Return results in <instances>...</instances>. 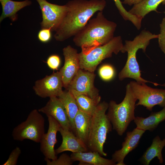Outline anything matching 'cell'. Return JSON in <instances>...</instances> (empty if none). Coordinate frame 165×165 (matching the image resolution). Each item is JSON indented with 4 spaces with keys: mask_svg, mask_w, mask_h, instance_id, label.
Returning a JSON list of instances; mask_svg holds the SVG:
<instances>
[{
    "mask_svg": "<svg viewBox=\"0 0 165 165\" xmlns=\"http://www.w3.org/2000/svg\"><path fill=\"white\" fill-rule=\"evenodd\" d=\"M105 0H72L65 5L66 11L53 35L62 42L74 36L86 25L97 11H102L106 6Z\"/></svg>",
    "mask_w": 165,
    "mask_h": 165,
    "instance_id": "cell-1",
    "label": "cell"
},
{
    "mask_svg": "<svg viewBox=\"0 0 165 165\" xmlns=\"http://www.w3.org/2000/svg\"><path fill=\"white\" fill-rule=\"evenodd\" d=\"M117 27L115 22L107 20L102 11L88 21L86 25L75 35L73 41L81 48V52L86 54L94 48L105 44L114 37Z\"/></svg>",
    "mask_w": 165,
    "mask_h": 165,
    "instance_id": "cell-2",
    "label": "cell"
},
{
    "mask_svg": "<svg viewBox=\"0 0 165 165\" xmlns=\"http://www.w3.org/2000/svg\"><path fill=\"white\" fill-rule=\"evenodd\" d=\"M158 35L153 34L148 31L142 30L132 41L126 40L120 50L122 53L127 52V57L126 64L118 75L119 79L122 81L126 78L134 79L140 84L150 82L155 85L156 83L148 81L141 76V71L137 62L136 54L139 49L145 53L151 40L158 38Z\"/></svg>",
    "mask_w": 165,
    "mask_h": 165,
    "instance_id": "cell-3",
    "label": "cell"
},
{
    "mask_svg": "<svg viewBox=\"0 0 165 165\" xmlns=\"http://www.w3.org/2000/svg\"><path fill=\"white\" fill-rule=\"evenodd\" d=\"M108 104L103 101L98 104L92 116L89 135L86 145L89 151L98 152L101 156H107L104 146L107 134L111 131L112 124L106 112Z\"/></svg>",
    "mask_w": 165,
    "mask_h": 165,
    "instance_id": "cell-4",
    "label": "cell"
},
{
    "mask_svg": "<svg viewBox=\"0 0 165 165\" xmlns=\"http://www.w3.org/2000/svg\"><path fill=\"white\" fill-rule=\"evenodd\" d=\"M137 100L129 83L126 86V95L123 101L118 104L111 100L108 104L107 115L112 124V129L119 135H123L130 123L135 119Z\"/></svg>",
    "mask_w": 165,
    "mask_h": 165,
    "instance_id": "cell-5",
    "label": "cell"
},
{
    "mask_svg": "<svg viewBox=\"0 0 165 165\" xmlns=\"http://www.w3.org/2000/svg\"><path fill=\"white\" fill-rule=\"evenodd\" d=\"M123 45L121 36H118L114 37L108 43L94 48L87 54L79 53L80 68L94 72L103 60L111 57L113 53L117 54Z\"/></svg>",
    "mask_w": 165,
    "mask_h": 165,
    "instance_id": "cell-6",
    "label": "cell"
},
{
    "mask_svg": "<svg viewBox=\"0 0 165 165\" xmlns=\"http://www.w3.org/2000/svg\"><path fill=\"white\" fill-rule=\"evenodd\" d=\"M45 133L44 118L38 110L34 109L25 121L13 129L12 135L15 140L22 141L28 139L39 143Z\"/></svg>",
    "mask_w": 165,
    "mask_h": 165,
    "instance_id": "cell-7",
    "label": "cell"
},
{
    "mask_svg": "<svg viewBox=\"0 0 165 165\" xmlns=\"http://www.w3.org/2000/svg\"><path fill=\"white\" fill-rule=\"evenodd\" d=\"M132 90L137 99L136 106L142 105L151 111L155 105L165 106V89L153 88L144 84L131 81L129 83Z\"/></svg>",
    "mask_w": 165,
    "mask_h": 165,
    "instance_id": "cell-8",
    "label": "cell"
},
{
    "mask_svg": "<svg viewBox=\"0 0 165 165\" xmlns=\"http://www.w3.org/2000/svg\"><path fill=\"white\" fill-rule=\"evenodd\" d=\"M36 0L39 6L42 14L41 29L50 28L52 31H55L66 11V5L54 4L46 0Z\"/></svg>",
    "mask_w": 165,
    "mask_h": 165,
    "instance_id": "cell-9",
    "label": "cell"
},
{
    "mask_svg": "<svg viewBox=\"0 0 165 165\" xmlns=\"http://www.w3.org/2000/svg\"><path fill=\"white\" fill-rule=\"evenodd\" d=\"M94 72L80 68L70 82L67 90H74L91 98L99 96V90L94 85Z\"/></svg>",
    "mask_w": 165,
    "mask_h": 165,
    "instance_id": "cell-10",
    "label": "cell"
},
{
    "mask_svg": "<svg viewBox=\"0 0 165 165\" xmlns=\"http://www.w3.org/2000/svg\"><path fill=\"white\" fill-rule=\"evenodd\" d=\"M63 87L61 75L59 71H58L36 81L33 89L37 95L45 98L58 97L63 91Z\"/></svg>",
    "mask_w": 165,
    "mask_h": 165,
    "instance_id": "cell-11",
    "label": "cell"
},
{
    "mask_svg": "<svg viewBox=\"0 0 165 165\" xmlns=\"http://www.w3.org/2000/svg\"><path fill=\"white\" fill-rule=\"evenodd\" d=\"M63 53L64 64L59 71L62 77L63 87L67 89L80 68L79 53L76 49L68 45L63 49Z\"/></svg>",
    "mask_w": 165,
    "mask_h": 165,
    "instance_id": "cell-12",
    "label": "cell"
},
{
    "mask_svg": "<svg viewBox=\"0 0 165 165\" xmlns=\"http://www.w3.org/2000/svg\"><path fill=\"white\" fill-rule=\"evenodd\" d=\"M49 127L46 133L42 136L40 142V150L45 159L54 160L57 158L54 146L57 142L56 135L61 126L59 123L52 117L47 116Z\"/></svg>",
    "mask_w": 165,
    "mask_h": 165,
    "instance_id": "cell-13",
    "label": "cell"
},
{
    "mask_svg": "<svg viewBox=\"0 0 165 165\" xmlns=\"http://www.w3.org/2000/svg\"><path fill=\"white\" fill-rule=\"evenodd\" d=\"M38 110L40 112L45 114L47 116H50L53 117L63 129L72 131L66 110L58 97H50L46 105Z\"/></svg>",
    "mask_w": 165,
    "mask_h": 165,
    "instance_id": "cell-14",
    "label": "cell"
},
{
    "mask_svg": "<svg viewBox=\"0 0 165 165\" xmlns=\"http://www.w3.org/2000/svg\"><path fill=\"white\" fill-rule=\"evenodd\" d=\"M145 130L134 128L132 131L127 133L122 148L116 151L112 155V159L116 165H125L124 159L126 156L137 147L140 139Z\"/></svg>",
    "mask_w": 165,
    "mask_h": 165,
    "instance_id": "cell-15",
    "label": "cell"
},
{
    "mask_svg": "<svg viewBox=\"0 0 165 165\" xmlns=\"http://www.w3.org/2000/svg\"><path fill=\"white\" fill-rule=\"evenodd\" d=\"M59 131L62 137V142L55 150L56 154L69 151L72 153L86 152L89 150L85 144L72 131L60 127Z\"/></svg>",
    "mask_w": 165,
    "mask_h": 165,
    "instance_id": "cell-16",
    "label": "cell"
},
{
    "mask_svg": "<svg viewBox=\"0 0 165 165\" xmlns=\"http://www.w3.org/2000/svg\"><path fill=\"white\" fill-rule=\"evenodd\" d=\"M101 156L98 152L92 151L72 153L70 155L73 162L78 161L80 165H116L112 159H107Z\"/></svg>",
    "mask_w": 165,
    "mask_h": 165,
    "instance_id": "cell-17",
    "label": "cell"
},
{
    "mask_svg": "<svg viewBox=\"0 0 165 165\" xmlns=\"http://www.w3.org/2000/svg\"><path fill=\"white\" fill-rule=\"evenodd\" d=\"M2 12L0 17V23L5 18L9 17L12 21H16L18 18L17 13L24 8L32 4L31 1L25 0L22 1L12 0H0Z\"/></svg>",
    "mask_w": 165,
    "mask_h": 165,
    "instance_id": "cell-18",
    "label": "cell"
},
{
    "mask_svg": "<svg viewBox=\"0 0 165 165\" xmlns=\"http://www.w3.org/2000/svg\"><path fill=\"white\" fill-rule=\"evenodd\" d=\"M165 120V106L160 111L152 112L146 118L137 116L134 121L136 128L152 132L161 122Z\"/></svg>",
    "mask_w": 165,
    "mask_h": 165,
    "instance_id": "cell-19",
    "label": "cell"
},
{
    "mask_svg": "<svg viewBox=\"0 0 165 165\" xmlns=\"http://www.w3.org/2000/svg\"><path fill=\"white\" fill-rule=\"evenodd\" d=\"M165 146V138L161 139L157 135L153 139L152 143L139 160L141 163L145 165H148L151 160L157 157L160 164L164 161L162 154V150Z\"/></svg>",
    "mask_w": 165,
    "mask_h": 165,
    "instance_id": "cell-20",
    "label": "cell"
},
{
    "mask_svg": "<svg viewBox=\"0 0 165 165\" xmlns=\"http://www.w3.org/2000/svg\"><path fill=\"white\" fill-rule=\"evenodd\" d=\"M92 116L79 110L74 119L75 134L86 145L90 130Z\"/></svg>",
    "mask_w": 165,
    "mask_h": 165,
    "instance_id": "cell-21",
    "label": "cell"
},
{
    "mask_svg": "<svg viewBox=\"0 0 165 165\" xmlns=\"http://www.w3.org/2000/svg\"><path fill=\"white\" fill-rule=\"evenodd\" d=\"M63 104L69 120L72 131L75 134V118L79 110L75 99L70 90L63 91L58 97Z\"/></svg>",
    "mask_w": 165,
    "mask_h": 165,
    "instance_id": "cell-22",
    "label": "cell"
},
{
    "mask_svg": "<svg viewBox=\"0 0 165 165\" xmlns=\"http://www.w3.org/2000/svg\"><path fill=\"white\" fill-rule=\"evenodd\" d=\"M70 91L75 99L79 110L92 116L100 103L101 96L99 95L95 98H92L75 90Z\"/></svg>",
    "mask_w": 165,
    "mask_h": 165,
    "instance_id": "cell-23",
    "label": "cell"
},
{
    "mask_svg": "<svg viewBox=\"0 0 165 165\" xmlns=\"http://www.w3.org/2000/svg\"><path fill=\"white\" fill-rule=\"evenodd\" d=\"M161 3L165 5V0H143L133 5L128 11L130 13L143 19L151 12L154 11L159 13L157 9Z\"/></svg>",
    "mask_w": 165,
    "mask_h": 165,
    "instance_id": "cell-24",
    "label": "cell"
},
{
    "mask_svg": "<svg viewBox=\"0 0 165 165\" xmlns=\"http://www.w3.org/2000/svg\"><path fill=\"white\" fill-rule=\"evenodd\" d=\"M113 0L120 14L123 18L125 20L130 21L137 28H140L141 26L142 19L130 13L127 11L123 6L122 3L120 0Z\"/></svg>",
    "mask_w": 165,
    "mask_h": 165,
    "instance_id": "cell-25",
    "label": "cell"
},
{
    "mask_svg": "<svg viewBox=\"0 0 165 165\" xmlns=\"http://www.w3.org/2000/svg\"><path fill=\"white\" fill-rule=\"evenodd\" d=\"M100 78L105 81H109L112 80L115 75V71L113 67L109 64L102 66L98 70Z\"/></svg>",
    "mask_w": 165,
    "mask_h": 165,
    "instance_id": "cell-26",
    "label": "cell"
},
{
    "mask_svg": "<svg viewBox=\"0 0 165 165\" xmlns=\"http://www.w3.org/2000/svg\"><path fill=\"white\" fill-rule=\"evenodd\" d=\"M47 165H71L73 163L70 156L66 153L61 155L54 160L45 159Z\"/></svg>",
    "mask_w": 165,
    "mask_h": 165,
    "instance_id": "cell-27",
    "label": "cell"
},
{
    "mask_svg": "<svg viewBox=\"0 0 165 165\" xmlns=\"http://www.w3.org/2000/svg\"><path fill=\"white\" fill-rule=\"evenodd\" d=\"M160 33L158 35L159 46L165 55V17L160 24Z\"/></svg>",
    "mask_w": 165,
    "mask_h": 165,
    "instance_id": "cell-28",
    "label": "cell"
},
{
    "mask_svg": "<svg viewBox=\"0 0 165 165\" xmlns=\"http://www.w3.org/2000/svg\"><path fill=\"white\" fill-rule=\"evenodd\" d=\"M61 63L59 56L56 54H52L47 58L46 63L48 67L53 70L58 69Z\"/></svg>",
    "mask_w": 165,
    "mask_h": 165,
    "instance_id": "cell-29",
    "label": "cell"
},
{
    "mask_svg": "<svg viewBox=\"0 0 165 165\" xmlns=\"http://www.w3.org/2000/svg\"><path fill=\"white\" fill-rule=\"evenodd\" d=\"M21 150L18 147L15 148L11 152L9 158L3 165H16L18 157L21 153Z\"/></svg>",
    "mask_w": 165,
    "mask_h": 165,
    "instance_id": "cell-30",
    "label": "cell"
},
{
    "mask_svg": "<svg viewBox=\"0 0 165 165\" xmlns=\"http://www.w3.org/2000/svg\"><path fill=\"white\" fill-rule=\"evenodd\" d=\"M51 30L50 28L41 29L38 34V38L41 42L46 43L49 42L52 38Z\"/></svg>",
    "mask_w": 165,
    "mask_h": 165,
    "instance_id": "cell-31",
    "label": "cell"
},
{
    "mask_svg": "<svg viewBox=\"0 0 165 165\" xmlns=\"http://www.w3.org/2000/svg\"><path fill=\"white\" fill-rule=\"evenodd\" d=\"M143 0H124L122 3L127 4L130 6L137 4Z\"/></svg>",
    "mask_w": 165,
    "mask_h": 165,
    "instance_id": "cell-32",
    "label": "cell"
},
{
    "mask_svg": "<svg viewBox=\"0 0 165 165\" xmlns=\"http://www.w3.org/2000/svg\"><path fill=\"white\" fill-rule=\"evenodd\" d=\"M161 86L165 87V83H163V84H162L157 83L156 86Z\"/></svg>",
    "mask_w": 165,
    "mask_h": 165,
    "instance_id": "cell-33",
    "label": "cell"
}]
</instances>
